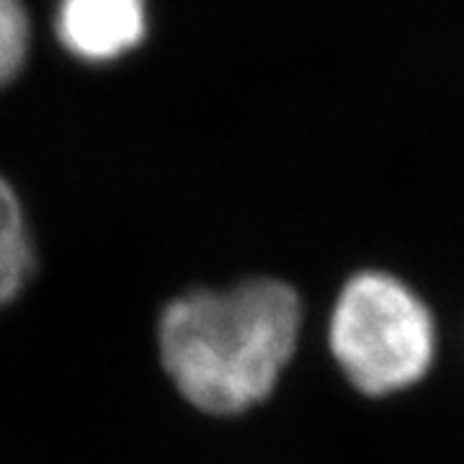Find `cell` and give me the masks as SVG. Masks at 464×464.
I'll list each match as a JSON object with an SVG mask.
<instances>
[{"mask_svg": "<svg viewBox=\"0 0 464 464\" xmlns=\"http://www.w3.org/2000/svg\"><path fill=\"white\" fill-rule=\"evenodd\" d=\"M57 34L83 60H114L145 36V0H60Z\"/></svg>", "mask_w": 464, "mask_h": 464, "instance_id": "3957f363", "label": "cell"}, {"mask_svg": "<svg viewBox=\"0 0 464 464\" xmlns=\"http://www.w3.org/2000/svg\"><path fill=\"white\" fill-rule=\"evenodd\" d=\"M325 341L341 377L372 400L418 387L439 356V325L429 302L384 268H362L341 284Z\"/></svg>", "mask_w": 464, "mask_h": 464, "instance_id": "7a4b0ae2", "label": "cell"}, {"mask_svg": "<svg viewBox=\"0 0 464 464\" xmlns=\"http://www.w3.org/2000/svg\"><path fill=\"white\" fill-rule=\"evenodd\" d=\"M29 50V21L21 0H0V85L16 75Z\"/></svg>", "mask_w": 464, "mask_h": 464, "instance_id": "5b68a950", "label": "cell"}, {"mask_svg": "<svg viewBox=\"0 0 464 464\" xmlns=\"http://www.w3.org/2000/svg\"><path fill=\"white\" fill-rule=\"evenodd\" d=\"M36 253L14 188L0 179V307L11 304L32 279Z\"/></svg>", "mask_w": 464, "mask_h": 464, "instance_id": "277c9868", "label": "cell"}, {"mask_svg": "<svg viewBox=\"0 0 464 464\" xmlns=\"http://www.w3.org/2000/svg\"><path fill=\"white\" fill-rule=\"evenodd\" d=\"M304 304L284 279L248 276L173 297L158 317V356L191 408L235 418L276 392L297 356Z\"/></svg>", "mask_w": 464, "mask_h": 464, "instance_id": "6da1fadb", "label": "cell"}]
</instances>
